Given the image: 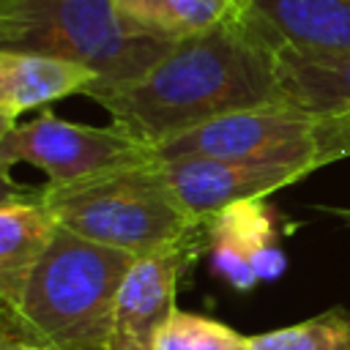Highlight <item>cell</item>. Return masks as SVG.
I'll list each match as a JSON object with an SVG mask.
<instances>
[{
	"label": "cell",
	"mask_w": 350,
	"mask_h": 350,
	"mask_svg": "<svg viewBox=\"0 0 350 350\" xmlns=\"http://www.w3.org/2000/svg\"><path fill=\"white\" fill-rule=\"evenodd\" d=\"M249 350H350V312L331 306L309 320L254 334Z\"/></svg>",
	"instance_id": "9a60e30c"
},
{
	"label": "cell",
	"mask_w": 350,
	"mask_h": 350,
	"mask_svg": "<svg viewBox=\"0 0 350 350\" xmlns=\"http://www.w3.org/2000/svg\"><path fill=\"white\" fill-rule=\"evenodd\" d=\"M208 252L205 227L134 257L115 304L107 350H156V336L178 309L175 295L186 271Z\"/></svg>",
	"instance_id": "52a82bcc"
},
{
	"label": "cell",
	"mask_w": 350,
	"mask_h": 350,
	"mask_svg": "<svg viewBox=\"0 0 350 350\" xmlns=\"http://www.w3.org/2000/svg\"><path fill=\"white\" fill-rule=\"evenodd\" d=\"M279 74L287 101L320 112H350V55L301 57L279 52Z\"/></svg>",
	"instance_id": "5bb4252c"
},
{
	"label": "cell",
	"mask_w": 350,
	"mask_h": 350,
	"mask_svg": "<svg viewBox=\"0 0 350 350\" xmlns=\"http://www.w3.org/2000/svg\"><path fill=\"white\" fill-rule=\"evenodd\" d=\"M90 98L118 129L153 148L216 118L287 101L279 52L243 14L178 41L139 79Z\"/></svg>",
	"instance_id": "6da1fadb"
},
{
	"label": "cell",
	"mask_w": 350,
	"mask_h": 350,
	"mask_svg": "<svg viewBox=\"0 0 350 350\" xmlns=\"http://www.w3.org/2000/svg\"><path fill=\"white\" fill-rule=\"evenodd\" d=\"M164 175L180 200V205L197 219L208 221L221 208L268 197L284 186H293L306 178L301 170L287 167H265V164H243V161H224V159H202V156H183V159H159Z\"/></svg>",
	"instance_id": "9c48e42d"
},
{
	"label": "cell",
	"mask_w": 350,
	"mask_h": 350,
	"mask_svg": "<svg viewBox=\"0 0 350 350\" xmlns=\"http://www.w3.org/2000/svg\"><path fill=\"white\" fill-rule=\"evenodd\" d=\"M205 238L213 271L238 293H249L260 282H276L287 271L276 216L265 197L241 200L213 213L205 221Z\"/></svg>",
	"instance_id": "ba28073f"
},
{
	"label": "cell",
	"mask_w": 350,
	"mask_h": 350,
	"mask_svg": "<svg viewBox=\"0 0 350 350\" xmlns=\"http://www.w3.org/2000/svg\"><path fill=\"white\" fill-rule=\"evenodd\" d=\"M60 224L36 197L5 186L0 200V306H14Z\"/></svg>",
	"instance_id": "7c38bea8"
},
{
	"label": "cell",
	"mask_w": 350,
	"mask_h": 350,
	"mask_svg": "<svg viewBox=\"0 0 350 350\" xmlns=\"http://www.w3.org/2000/svg\"><path fill=\"white\" fill-rule=\"evenodd\" d=\"M159 159H224L243 164L314 170L350 159V112H320L293 101L216 118L156 145Z\"/></svg>",
	"instance_id": "5b68a950"
},
{
	"label": "cell",
	"mask_w": 350,
	"mask_h": 350,
	"mask_svg": "<svg viewBox=\"0 0 350 350\" xmlns=\"http://www.w3.org/2000/svg\"><path fill=\"white\" fill-rule=\"evenodd\" d=\"M134 254L57 230L19 301L3 306L30 339L49 350H107L120 284Z\"/></svg>",
	"instance_id": "7a4b0ae2"
},
{
	"label": "cell",
	"mask_w": 350,
	"mask_h": 350,
	"mask_svg": "<svg viewBox=\"0 0 350 350\" xmlns=\"http://www.w3.org/2000/svg\"><path fill=\"white\" fill-rule=\"evenodd\" d=\"M243 16L276 52L350 55V0H246Z\"/></svg>",
	"instance_id": "30bf717a"
},
{
	"label": "cell",
	"mask_w": 350,
	"mask_h": 350,
	"mask_svg": "<svg viewBox=\"0 0 350 350\" xmlns=\"http://www.w3.org/2000/svg\"><path fill=\"white\" fill-rule=\"evenodd\" d=\"M178 41L134 27L112 0H3L0 49L38 52L88 66L98 85L85 96L112 90L150 71Z\"/></svg>",
	"instance_id": "3957f363"
},
{
	"label": "cell",
	"mask_w": 350,
	"mask_h": 350,
	"mask_svg": "<svg viewBox=\"0 0 350 350\" xmlns=\"http://www.w3.org/2000/svg\"><path fill=\"white\" fill-rule=\"evenodd\" d=\"M118 11L142 33L183 41L208 33L243 14L246 0H112Z\"/></svg>",
	"instance_id": "4fadbf2b"
},
{
	"label": "cell",
	"mask_w": 350,
	"mask_h": 350,
	"mask_svg": "<svg viewBox=\"0 0 350 350\" xmlns=\"http://www.w3.org/2000/svg\"><path fill=\"white\" fill-rule=\"evenodd\" d=\"M0 350H49V347H44L41 342L30 339L11 320L0 317Z\"/></svg>",
	"instance_id": "e0dca14e"
},
{
	"label": "cell",
	"mask_w": 350,
	"mask_h": 350,
	"mask_svg": "<svg viewBox=\"0 0 350 350\" xmlns=\"http://www.w3.org/2000/svg\"><path fill=\"white\" fill-rule=\"evenodd\" d=\"M36 197L63 230L134 257L205 227L175 197L159 156L68 186L44 183Z\"/></svg>",
	"instance_id": "277c9868"
},
{
	"label": "cell",
	"mask_w": 350,
	"mask_h": 350,
	"mask_svg": "<svg viewBox=\"0 0 350 350\" xmlns=\"http://www.w3.org/2000/svg\"><path fill=\"white\" fill-rule=\"evenodd\" d=\"M156 350H249V336L221 320L175 309L156 336Z\"/></svg>",
	"instance_id": "2e32d148"
},
{
	"label": "cell",
	"mask_w": 350,
	"mask_h": 350,
	"mask_svg": "<svg viewBox=\"0 0 350 350\" xmlns=\"http://www.w3.org/2000/svg\"><path fill=\"white\" fill-rule=\"evenodd\" d=\"M156 148L112 126H85L44 109L27 123L0 129V175L11 186L14 164H33L46 175V186H68L118 167L145 164Z\"/></svg>",
	"instance_id": "8992f818"
},
{
	"label": "cell",
	"mask_w": 350,
	"mask_h": 350,
	"mask_svg": "<svg viewBox=\"0 0 350 350\" xmlns=\"http://www.w3.org/2000/svg\"><path fill=\"white\" fill-rule=\"evenodd\" d=\"M0 3H3V0H0Z\"/></svg>",
	"instance_id": "ac0fdd59"
},
{
	"label": "cell",
	"mask_w": 350,
	"mask_h": 350,
	"mask_svg": "<svg viewBox=\"0 0 350 350\" xmlns=\"http://www.w3.org/2000/svg\"><path fill=\"white\" fill-rule=\"evenodd\" d=\"M98 85V77L74 60L0 49V123L14 126L22 112L41 109L57 98L88 93Z\"/></svg>",
	"instance_id": "8fae6325"
}]
</instances>
